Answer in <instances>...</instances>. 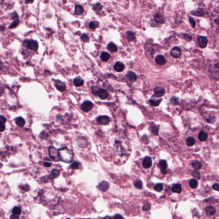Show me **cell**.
Wrapping results in <instances>:
<instances>
[{
  "label": "cell",
  "instance_id": "obj_1",
  "mask_svg": "<svg viewBox=\"0 0 219 219\" xmlns=\"http://www.w3.org/2000/svg\"><path fill=\"white\" fill-rule=\"evenodd\" d=\"M59 156L62 161L65 163H70L73 158V153L67 147H64L59 149Z\"/></svg>",
  "mask_w": 219,
  "mask_h": 219
},
{
  "label": "cell",
  "instance_id": "obj_2",
  "mask_svg": "<svg viewBox=\"0 0 219 219\" xmlns=\"http://www.w3.org/2000/svg\"><path fill=\"white\" fill-rule=\"evenodd\" d=\"M48 154L50 157L54 161L58 162L61 160L59 156V149L55 147H50L48 149Z\"/></svg>",
  "mask_w": 219,
  "mask_h": 219
},
{
  "label": "cell",
  "instance_id": "obj_3",
  "mask_svg": "<svg viewBox=\"0 0 219 219\" xmlns=\"http://www.w3.org/2000/svg\"><path fill=\"white\" fill-rule=\"evenodd\" d=\"M26 46L28 49L30 50H33L36 51L37 50L38 48V42L36 41L33 40V39H30V40H26Z\"/></svg>",
  "mask_w": 219,
  "mask_h": 219
},
{
  "label": "cell",
  "instance_id": "obj_4",
  "mask_svg": "<svg viewBox=\"0 0 219 219\" xmlns=\"http://www.w3.org/2000/svg\"><path fill=\"white\" fill-rule=\"evenodd\" d=\"M198 45L201 48H205L208 44V39L205 36H200L197 39Z\"/></svg>",
  "mask_w": 219,
  "mask_h": 219
},
{
  "label": "cell",
  "instance_id": "obj_5",
  "mask_svg": "<svg viewBox=\"0 0 219 219\" xmlns=\"http://www.w3.org/2000/svg\"><path fill=\"white\" fill-rule=\"evenodd\" d=\"M93 105L91 101H85L81 105V109L85 112H88L93 107Z\"/></svg>",
  "mask_w": 219,
  "mask_h": 219
},
{
  "label": "cell",
  "instance_id": "obj_6",
  "mask_svg": "<svg viewBox=\"0 0 219 219\" xmlns=\"http://www.w3.org/2000/svg\"><path fill=\"white\" fill-rule=\"evenodd\" d=\"M157 166L160 169L163 175H166L167 173V164L166 163V161L164 160H160L158 163Z\"/></svg>",
  "mask_w": 219,
  "mask_h": 219
},
{
  "label": "cell",
  "instance_id": "obj_7",
  "mask_svg": "<svg viewBox=\"0 0 219 219\" xmlns=\"http://www.w3.org/2000/svg\"><path fill=\"white\" fill-rule=\"evenodd\" d=\"M97 121L100 125H107L109 123L110 119L109 117L107 116H100L97 118Z\"/></svg>",
  "mask_w": 219,
  "mask_h": 219
},
{
  "label": "cell",
  "instance_id": "obj_8",
  "mask_svg": "<svg viewBox=\"0 0 219 219\" xmlns=\"http://www.w3.org/2000/svg\"><path fill=\"white\" fill-rule=\"evenodd\" d=\"M110 187V184L109 182H108L107 181H103L101 182L97 186L98 188L100 190H101L102 191L105 192L109 189Z\"/></svg>",
  "mask_w": 219,
  "mask_h": 219
},
{
  "label": "cell",
  "instance_id": "obj_9",
  "mask_svg": "<svg viewBox=\"0 0 219 219\" xmlns=\"http://www.w3.org/2000/svg\"><path fill=\"white\" fill-rule=\"evenodd\" d=\"M181 50L180 49V48H179L178 47H177V46L173 47L171 49V52H170V54L171 55L173 58H179L181 56Z\"/></svg>",
  "mask_w": 219,
  "mask_h": 219
},
{
  "label": "cell",
  "instance_id": "obj_10",
  "mask_svg": "<svg viewBox=\"0 0 219 219\" xmlns=\"http://www.w3.org/2000/svg\"><path fill=\"white\" fill-rule=\"evenodd\" d=\"M152 160L149 157H146L144 158L143 161V166L145 169H148L151 167L152 166Z\"/></svg>",
  "mask_w": 219,
  "mask_h": 219
},
{
  "label": "cell",
  "instance_id": "obj_11",
  "mask_svg": "<svg viewBox=\"0 0 219 219\" xmlns=\"http://www.w3.org/2000/svg\"><path fill=\"white\" fill-rule=\"evenodd\" d=\"M154 92L155 95L157 97L163 96L164 95L165 91L163 88L160 86H156L154 89Z\"/></svg>",
  "mask_w": 219,
  "mask_h": 219
},
{
  "label": "cell",
  "instance_id": "obj_12",
  "mask_svg": "<svg viewBox=\"0 0 219 219\" xmlns=\"http://www.w3.org/2000/svg\"><path fill=\"white\" fill-rule=\"evenodd\" d=\"M154 21L160 24H163L165 22L164 17L163 16L161 15L159 13H155L153 15Z\"/></svg>",
  "mask_w": 219,
  "mask_h": 219
},
{
  "label": "cell",
  "instance_id": "obj_13",
  "mask_svg": "<svg viewBox=\"0 0 219 219\" xmlns=\"http://www.w3.org/2000/svg\"><path fill=\"white\" fill-rule=\"evenodd\" d=\"M192 13L196 16L202 17L205 15V11L203 8H198L196 10L192 11Z\"/></svg>",
  "mask_w": 219,
  "mask_h": 219
},
{
  "label": "cell",
  "instance_id": "obj_14",
  "mask_svg": "<svg viewBox=\"0 0 219 219\" xmlns=\"http://www.w3.org/2000/svg\"><path fill=\"white\" fill-rule=\"evenodd\" d=\"M98 95L101 99L102 100H104L107 98L108 94L107 91L106 90V89H100L98 91Z\"/></svg>",
  "mask_w": 219,
  "mask_h": 219
},
{
  "label": "cell",
  "instance_id": "obj_15",
  "mask_svg": "<svg viewBox=\"0 0 219 219\" xmlns=\"http://www.w3.org/2000/svg\"><path fill=\"white\" fill-rule=\"evenodd\" d=\"M114 69L117 72H121L125 69V65L122 62H117L114 65Z\"/></svg>",
  "mask_w": 219,
  "mask_h": 219
},
{
  "label": "cell",
  "instance_id": "obj_16",
  "mask_svg": "<svg viewBox=\"0 0 219 219\" xmlns=\"http://www.w3.org/2000/svg\"><path fill=\"white\" fill-rule=\"evenodd\" d=\"M155 61L157 64L160 65H164L166 63V60L162 55H158L156 57Z\"/></svg>",
  "mask_w": 219,
  "mask_h": 219
},
{
  "label": "cell",
  "instance_id": "obj_17",
  "mask_svg": "<svg viewBox=\"0 0 219 219\" xmlns=\"http://www.w3.org/2000/svg\"><path fill=\"white\" fill-rule=\"evenodd\" d=\"M126 77H128V78L132 82H135L136 81L137 79V77L136 74H135V73H134L132 71H129L126 74Z\"/></svg>",
  "mask_w": 219,
  "mask_h": 219
},
{
  "label": "cell",
  "instance_id": "obj_18",
  "mask_svg": "<svg viewBox=\"0 0 219 219\" xmlns=\"http://www.w3.org/2000/svg\"><path fill=\"white\" fill-rule=\"evenodd\" d=\"M126 36L128 41L131 42L136 39V36L134 32L132 31H127L126 33Z\"/></svg>",
  "mask_w": 219,
  "mask_h": 219
},
{
  "label": "cell",
  "instance_id": "obj_19",
  "mask_svg": "<svg viewBox=\"0 0 219 219\" xmlns=\"http://www.w3.org/2000/svg\"><path fill=\"white\" fill-rule=\"evenodd\" d=\"M55 86H56L57 89L60 92H63L66 89L65 84L59 80L56 81L55 83Z\"/></svg>",
  "mask_w": 219,
  "mask_h": 219
},
{
  "label": "cell",
  "instance_id": "obj_20",
  "mask_svg": "<svg viewBox=\"0 0 219 219\" xmlns=\"http://www.w3.org/2000/svg\"><path fill=\"white\" fill-rule=\"evenodd\" d=\"M172 191L173 193H180L182 191V187L180 184H175L172 185Z\"/></svg>",
  "mask_w": 219,
  "mask_h": 219
},
{
  "label": "cell",
  "instance_id": "obj_21",
  "mask_svg": "<svg viewBox=\"0 0 219 219\" xmlns=\"http://www.w3.org/2000/svg\"><path fill=\"white\" fill-rule=\"evenodd\" d=\"M74 84L76 86L79 87L82 86L84 83V81L80 77H77L74 79Z\"/></svg>",
  "mask_w": 219,
  "mask_h": 219
},
{
  "label": "cell",
  "instance_id": "obj_22",
  "mask_svg": "<svg viewBox=\"0 0 219 219\" xmlns=\"http://www.w3.org/2000/svg\"><path fill=\"white\" fill-rule=\"evenodd\" d=\"M206 213L209 216H213L216 212V210L212 206H207L206 208Z\"/></svg>",
  "mask_w": 219,
  "mask_h": 219
},
{
  "label": "cell",
  "instance_id": "obj_23",
  "mask_svg": "<svg viewBox=\"0 0 219 219\" xmlns=\"http://www.w3.org/2000/svg\"><path fill=\"white\" fill-rule=\"evenodd\" d=\"M107 48L110 52H113V53L116 52L118 50V48H117V46L112 42H110L108 44L107 46Z\"/></svg>",
  "mask_w": 219,
  "mask_h": 219
},
{
  "label": "cell",
  "instance_id": "obj_24",
  "mask_svg": "<svg viewBox=\"0 0 219 219\" xmlns=\"http://www.w3.org/2000/svg\"><path fill=\"white\" fill-rule=\"evenodd\" d=\"M84 12V10L81 6L80 5H77L75 7L74 13L77 15H82Z\"/></svg>",
  "mask_w": 219,
  "mask_h": 219
},
{
  "label": "cell",
  "instance_id": "obj_25",
  "mask_svg": "<svg viewBox=\"0 0 219 219\" xmlns=\"http://www.w3.org/2000/svg\"><path fill=\"white\" fill-rule=\"evenodd\" d=\"M208 134L204 131H202L200 132L199 135H198V138L200 140V141H205L207 140L208 138Z\"/></svg>",
  "mask_w": 219,
  "mask_h": 219
},
{
  "label": "cell",
  "instance_id": "obj_26",
  "mask_svg": "<svg viewBox=\"0 0 219 219\" xmlns=\"http://www.w3.org/2000/svg\"><path fill=\"white\" fill-rule=\"evenodd\" d=\"M192 167L195 170H199L202 166V163L199 160H195L192 163Z\"/></svg>",
  "mask_w": 219,
  "mask_h": 219
},
{
  "label": "cell",
  "instance_id": "obj_27",
  "mask_svg": "<svg viewBox=\"0 0 219 219\" xmlns=\"http://www.w3.org/2000/svg\"><path fill=\"white\" fill-rule=\"evenodd\" d=\"M16 124L20 127H23L25 125V122L24 119L21 116L17 117L15 119Z\"/></svg>",
  "mask_w": 219,
  "mask_h": 219
},
{
  "label": "cell",
  "instance_id": "obj_28",
  "mask_svg": "<svg viewBox=\"0 0 219 219\" xmlns=\"http://www.w3.org/2000/svg\"><path fill=\"white\" fill-rule=\"evenodd\" d=\"M100 58L103 61H107L110 58V55L107 52H102L100 55Z\"/></svg>",
  "mask_w": 219,
  "mask_h": 219
},
{
  "label": "cell",
  "instance_id": "obj_29",
  "mask_svg": "<svg viewBox=\"0 0 219 219\" xmlns=\"http://www.w3.org/2000/svg\"><path fill=\"white\" fill-rule=\"evenodd\" d=\"M196 143V140L194 138L192 137H190L187 138L186 140V144L188 146H192Z\"/></svg>",
  "mask_w": 219,
  "mask_h": 219
},
{
  "label": "cell",
  "instance_id": "obj_30",
  "mask_svg": "<svg viewBox=\"0 0 219 219\" xmlns=\"http://www.w3.org/2000/svg\"><path fill=\"white\" fill-rule=\"evenodd\" d=\"M189 184L190 187L192 188H196L198 187V182L197 180L192 178L189 181Z\"/></svg>",
  "mask_w": 219,
  "mask_h": 219
},
{
  "label": "cell",
  "instance_id": "obj_31",
  "mask_svg": "<svg viewBox=\"0 0 219 219\" xmlns=\"http://www.w3.org/2000/svg\"><path fill=\"white\" fill-rule=\"evenodd\" d=\"M162 99L154 100V99H150L149 100V103L150 105L152 107H157L159 105L161 102Z\"/></svg>",
  "mask_w": 219,
  "mask_h": 219
},
{
  "label": "cell",
  "instance_id": "obj_32",
  "mask_svg": "<svg viewBox=\"0 0 219 219\" xmlns=\"http://www.w3.org/2000/svg\"><path fill=\"white\" fill-rule=\"evenodd\" d=\"M102 9H103V6L99 3H95L93 7V9H94V10L96 12H99Z\"/></svg>",
  "mask_w": 219,
  "mask_h": 219
},
{
  "label": "cell",
  "instance_id": "obj_33",
  "mask_svg": "<svg viewBox=\"0 0 219 219\" xmlns=\"http://www.w3.org/2000/svg\"><path fill=\"white\" fill-rule=\"evenodd\" d=\"M21 209H20L19 207L15 206V207H14L12 209V213L13 215L18 216V215H21Z\"/></svg>",
  "mask_w": 219,
  "mask_h": 219
},
{
  "label": "cell",
  "instance_id": "obj_34",
  "mask_svg": "<svg viewBox=\"0 0 219 219\" xmlns=\"http://www.w3.org/2000/svg\"><path fill=\"white\" fill-rule=\"evenodd\" d=\"M154 190L157 192H160L163 189V185L162 183H157L154 187Z\"/></svg>",
  "mask_w": 219,
  "mask_h": 219
},
{
  "label": "cell",
  "instance_id": "obj_35",
  "mask_svg": "<svg viewBox=\"0 0 219 219\" xmlns=\"http://www.w3.org/2000/svg\"><path fill=\"white\" fill-rule=\"evenodd\" d=\"M80 39L84 42H87L89 41V37L86 33H83L80 36Z\"/></svg>",
  "mask_w": 219,
  "mask_h": 219
},
{
  "label": "cell",
  "instance_id": "obj_36",
  "mask_svg": "<svg viewBox=\"0 0 219 219\" xmlns=\"http://www.w3.org/2000/svg\"><path fill=\"white\" fill-rule=\"evenodd\" d=\"M134 185L136 188L138 189H141L143 187V184L141 180H138L135 181L134 182Z\"/></svg>",
  "mask_w": 219,
  "mask_h": 219
},
{
  "label": "cell",
  "instance_id": "obj_37",
  "mask_svg": "<svg viewBox=\"0 0 219 219\" xmlns=\"http://www.w3.org/2000/svg\"><path fill=\"white\" fill-rule=\"evenodd\" d=\"M52 174L54 178H58L60 175V172L59 170L56 169H54L52 170Z\"/></svg>",
  "mask_w": 219,
  "mask_h": 219
},
{
  "label": "cell",
  "instance_id": "obj_38",
  "mask_svg": "<svg viewBox=\"0 0 219 219\" xmlns=\"http://www.w3.org/2000/svg\"><path fill=\"white\" fill-rule=\"evenodd\" d=\"M192 175L194 178H197L198 180L200 179V178H201L200 174V172L198 171H197V170H193L192 172Z\"/></svg>",
  "mask_w": 219,
  "mask_h": 219
},
{
  "label": "cell",
  "instance_id": "obj_39",
  "mask_svg": "<svg viewBox=\"0 0 219 219\" xmlns=\"http://www.w3.org/2000/svg\"><path fill=\"white\" fill-rule=\"evenodd\" d=\"M98 26V24L95 21H91L89 23V27L91 29H95Z\"/></svg>",
  "mask_w": 219,
  "mask_h": 219
},
{
  "label": "cell",
  "instance_id": "obj_40",
  "mask_svg": "<svg viewBox=\"0 0 219 219\" xmlns=\"http://www.w3.org/2000/svg\"><path fill=\"white\" fill-rule=\"evenodd\" d=\"M80 163L78 162L74 161L70 166V167L73 169H78Z\"/></svg>",
  "mask_w": 219,
  "mask_h": 219
},
{
  "label": "cell",
  "instance_id": "obj_41",
  "mask_svg": "<svg viewBox=\"0 0 219 219\" xmlns=\"http://www.w3.org/2000/svg\"><path fill=\"white\" fill-rule=\"evenodd\" d=\"M91 89L92 92V93L93 94V95H98V91L100 89V88H99L97 86H93L91 87Z\"/></svg>",
  "mask_w": 219,
  "mask_h": 219
},
{
  "label": "cell",
  "instance_id": "obj_42",
  "mask_svg": "<svg viewBox=\"0 0 219 219\" xmlns=\"http://www.w3.org/2000/svg\"><path fill=\"white\" fill-rule=\"evenodd\" d=\"M20 21L19 19H16L15 21H13V22L10 25L9 27V28H13V27H16L17 25H18V24H19V23Z\"/></svg>",
  "mask_w": 219,
  "mask_h": 219
},
{
  "label": "cell",
  "instance_id": "obj_43",
  "mask_svg": "<svg viewBox=\"0 0 219 219\" xmlns=\"http://www.w3.org/2000/svg\"><path fill=\"white\" fill-rule=\"evenodd\" d=\"M184 39L186 41L188 42H190V41L192 40V36L191 35H190V34H187V33L184 34Z\"/></svg>",
  "mask_w": 219,
  "mask_h": 219
},
{
  "label": "cell",
  "instance_id": "obj_44",
  "mask_svg": "<svg viewBox=\"0 0 219 219\" xmlns=\"http://www.w3.org/2000/svg\"><path fill=\"white\" fill-rule=\"evenodd\" d=\"M189 22L190 23V24L193 28L195 27L196 26V21L192 17H190L189 18Z\"/></svg>",
  "mask_w": 219,
  "mask_h": 219
},
{
  "label": "cell",
  "instance_id": "obj_45",
  "mask_svg": "<svg viewBox=\"0 0 219 219\" xmlns=\"http://www.w3.org/2000/svg\"><path fill=\"white\" fill-rule=\"evenodd\" d=\"M178 99L175 98V97H172L170 99V101L171 103H172L173 104H178Z\"/></svg>",
  "mask_w": 219,
  "mask_h": 219
},
{
  "label": "cell",
  "instance_id": "obj_46",
  "mask_svg": "<svg viewBox=\"0 0 219 219\" xmlns=\"http://www.w3.org/2000/svg\"><path fill=\"white\" fill-rule=\"evenodd\" d=\"M158 128H157V127H155V126H153V127L151 128V132L154 135H157V134H158Z\"/></svg>",
  "mask_w": 219,
  "mask_h": 219
},
{
  "label": "cell",
  "instance_id": "obj_47",
  "mask_svg": "<svg viewBox=\"0 0 219 219\" xmlns=\"http://www.w3.org/2000/svg\"><path fill=\"white\" fill-rule=\"evenodd\" d=\"M150 205L149 204L144 205L143 207V210L144 211H149L150 209Z\"/></svg>",
  "mask_w": 219,
  "mask_h": 219
},
{
  "label": "cell",
  "instance_id": "obj_48",
  "mask_svg": "<svg viewBox=\"0 0 219 219\" xmlns=\"http://www.w3.org/2000/svg\"><path fill=\"white\" fill-rule=\"evenodd\" d=\"M6 119L5 117L4 116H1V115H0V123H2L4 124L6 122Z\"/></svg>",
  "mask_w": 219,
  "mask_h": 219
},
{
  "label": "cell",
  "instance_id": "obj_49",
  "mask_svg": "<svg viewBox=\"0 0 219 219\" xmlns=\"http://www.w3.org/2000/svg\"><path fill=\"white\" fill-rule=\"evenodd\" d=\"M5 129V126L3 123H0V132H3Z\"/></svg>",
  "mask_w": 219,
  "mask_h": 219
},
{
  "label": "cell",
  "instance_id": "obj_50",
  "mask_svg": "<svg viewBox=\"0 0 219 219\" xmlns=\"http://www.w3.org/2000/svg\"><path fill=\"white\" fill-rule=\"evenodd\" d=\"M213 188L215 190L219 191V184L218 183H215L213 184Z\"/></svg>",
  "mask_w": 219,
  "mask_h": 219
},
{
  "label": "cell",
  "instance_id": "obj_51",
  "mask_svg": "<svg viewBox=\"0 0 219 219\" xmlns=\"http://www.w3.org/2000/svg\"><path fill=\"white\" fill-rule=\"evenodd\" d=\"M52 165V163L51 162H45L44 163V166L46 167H49Z\"/></svg>",
  "mask_w": 219,
  "mask_h": 219
},
{
  "label": "cell",
  "instance_id": "obj_52",
  "mask_svg": "<svg viewBox=\"0 0 219 219\" xmlns=\"http://www.w3.org/2000/svg\"><path fill=\"white\" fill-rule=\"evenodd\" d=\"M10 218L12 219H19V217H18V216H17V215H11L10 217Z\"/></svg>",
  "mask_w": 219,
  "mask_h": 219
},
{
  "label": "cell",
  "instance_id": "obj_53",
  "mask_svg": "<svg viewBox=\"0 0 219 219\" xmlns=\"http://www.w3.org/2000/svg\"><path fill=\"white\" fill-rule=\"evenodd\" d=\"M113 218H116V219H120V218H123V217L120 215H119V214H117V215H114V216L113 217Z\"/></svg>",
  "mask_w": 219,
  "mask_h": 219
},
{
  "label": "cell",
  "instance_id": "obj_54",
  "mask_svg": "<svg viewBox=\"0 0 219 219\" xmlns=\"http://www.w3.org/2000/svg\"><path fill=\"white\" fill-rule=\"evenodd\" d=\"M25 1L27 3H31L33 2L34 0H25Z\"/></svg>",
  "mask_w": 219,
  "mask_h": 219
},
{
  "label": "cell",
  "instance_id": "obj_55",
  "mask_svg": "<svg viewBox=\"0 0 219 219\" xmlns=\"http://www.w3.org/2000/svg\"><path fill=\"white\" fill-rule=\"evenodd\" d=\"M3 63H1V62H0V69H1L2 68V67H3Z\"/></svg>",
  "mask_w": 219,
  "mask_h": 219
},
{
  "label": "cell",
  "instance_id": "obj_56",
  "mask_svg": "<svg viewBox=\"0 0 219 219\" xmlns=\"http://www.w3.org/2000/svg\"><path fill=\"white\" fill-rule=\"evenodd\" d=\"M2 91L1 90V89H0V96H1L2 95Z\"/></svg>",
  "mask_w": 219,
  "mask_h": 219
},
{
  "label": "cell",
  "instance_id": "obj_57",
  "mask_svg": "<svg viewBox=\"0 0 219 219\" xmlns=\"http://www.w3.org/2000/svg\"><path fill=\"white\" fill-rule=\"evenodd\" d=\"M0 153L1 152H0Z\"/></svg>",
  "mask_w": 219,
  "mask_h": 219
}]
</instances>
